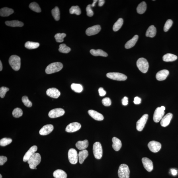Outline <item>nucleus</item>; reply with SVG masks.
<instances>
[{
    "label": "nucleus",
    "instance_id": "1",
    "mask_svg": "<svg viewBox=\"0 0 178 178\" xmlns=\"http://www.w3.org/2000/svg\"><path fill=\"white\" fill-rule=\"evenodd\" d=\"M41 158L39 153H35L28 160V162L31 169H37L36 167L40 163Z\"/></svg>",
    "mask_w": 178,
    "mask_h": 178
},
{
    "label": "nucleus",
    "instance_id": "2",
    "mask_svg": "<svg viewBox=\"0 0 178 178\" xmlns=\"http://www.w3.org/2000/svg\"><path fill=\"white\" fill-rule=\"evenodd\" d=\"M63 65L60 62H56L51 63L48 65L45 70L46 73L47 74H51L58 72L63 68Z\"/></svg>",
    "mask_w": 178,
    "mask_h": 178
},
{
    "label": "nucleus",
    "instance_id": "3",
    "mask_svg": "<svg viewBox=\"0 0 178 178\" xmlns=\"http://www.w3.org/2000/svg\"><path fill=\"white\" fill-rule=\"evenodd\" d=\"M9 64L14 70H19L20 67V58L17 55H12L9 59Z\"/></svg>",
    "mask_w": 178,
    "mask_h": 178
},
{
    "label": "nucleus",
    "instance_id": "4",
    "mask_svg": "<svg viewBox=\"0 0 178 178\" xmlns=\"http://www.w3.org/2000/svg\"><path fill=\"white\" fill-rule=\"evenodd\" d=\"M130 169L127 165L125 164L120 165L118 171L120 178H129L130 177Z\"/></svg>",
    "mask_w": 178,
    "mask_h": 178
},
{
    "label": "nucleus",
    "instance_id": "5",
    "mask_svg": "<svg viewBox=\"0 0 178 178\" xmlns=\"http://www.w3.org/2000/svg\"><path fill=\"white\" fill-rule=\"evenodd\" d=\"M137 66L139 70L144 73H146L148 70L149 64L148 61L144 58H139L137 61Z\"/></svg>",
    "mask_w": 178,
    "mask_h": 178
},
{
    "label": "nucleus",
    "instance_id": "6",
    "mask_svg": "<svg viewBox=\"0 0 178 178\" xmlns=\"http://www.w3.org/2000/svg\"><path fill=\"white\" fill-rule=\"evenodd\" d=\"M93 151L94 156L95 158L97 159H101L103 155V149L100 143L96 142L94 143Z\"/></svg>",
    "mask_w": 178,
    "mask_h": 178
},
{
    "label": "nucleus",
    "instance_id": "7",
    "mask_svg": "<svg viewBox=\"0 0 178 178\" xmlns=\"http://www.w3.org/2000/svg\"><path fill=\"white\" fill-rule=\"evenodd\" d=\"M106 76L108 78L116 81H125L127 79V77L125 75L120 73H109Z\"/></svg>",
    "mask_w": 178,
    "mask_h": 178
},
{
    "label": "nucleus",
    "instance_id": "8",
    "mask_svg": "<svg viewBox=\"0 0 178 178\" xmlns=\"http://www.w3.org/2000/svg\"><path fill=\"white\" fill-rule=\"evenodd\" d=\"M68 157L69 162L72 164H75L78 161V155L75 149L71 148L68 152Z\"/></svg>",
    "mask_w": 178,
    "mask_h": 178
},
{
    "label": "nucleus",
    "instance_id": "9",
    "mask_svg": "<svg viewBox=\"0 0 178 178\" xmlns=\"http://www.w3.org/2000/svg\"><path fill=\"white\" fill-rule=\"evenodd\" d=\"M148 114H145L136 123L137 130L139 131H141L143 130L148 120Z\"/></svg>",
    "mask_w": 178,
    "mask_h": 178
},
{
    "label": "nucleus",
    "instance_id": "10",
    "mask_svg": "<svg viewBox=\"0 0 178 178\" xmlns=\"http://www.w3.org/2000/svg\"><path fill=\"white\" fill-rule=\"evenodd\" d=\"M65 111L61 108H56L50 110L49 113V117L51 118H56L64 115Z\"/></svg>",
    "mask_w": 178,
    "mask_h": 178
},
{
    "label": "nucleus",
    "instance_id": "11",
    "mask_svg": "<svg viewBox=\"0 0 178 178\" xmlns=\"http://www.w3.org/2000/svg\"><path fill=\"white\" fill-rule=\"evenodd\" d=\"M148 148L151 151L154 153L158 152L161 148V144L156 141H151L148 143Z\"/></svg>",
    "mask_w": 178,
    "mask_h": 178
},
{
    "label": "nucleus",
    "instance_id": "12",
    "mask_svg": "<svg viewBox=\"0 0 178 178\" xmlns=\"http://www.w3.org/2000/svg\"><path fill=\"white\" fill-rule=\"evenodd\" d=\"M81 127V125L79 123L75 122L69 124L65 129L66 131L68 133H73L79 130Z\"/></svg>",
    "mask_w": 178,
    "mask_h": 178
},
{
    "label": "nucleus",
    "instance_id": "13",
    "mask_svg": "<svg viewBox=\"0 0 178 178\" xmlns=\"http://www.w3.org/2000/svg\"><path fill=\"white\" fill-rule=\"evenodd\" d=\"M165 112L161 110L160 107H158L155 110L153 116V120L156 123L159 122L163 117Z\"/></svg>",
    "mask_w": 178,
    "mask_h": 178
},
{
    "label": "nucleus",
    "instance_id": "14",
    "mask_svg": "<svg viewBox=\"0 0 178 178\" xmlns=\"http://www.w3.org/2000/svg\"><path fill=\"white\" fill-rule=\"evenodd\" d=\"M101 30V26L99 25H95L88 28L86 30V34L89 36L95 35L99 33Z\"/></svg>",
    "mask_w": 178,
    "mask_h": 178
},
{
    "label": "nucleus",
    "instance_id": "15",
    "mask_svg": "<svg viewBox=\"0 0 178 178\" xmlns=\"http://www.w3.org/2000/svg\"><path fill=\"white\" fill-rule=\"evenodd\" d=\"M142 162L144 168L147 171L151 172L153 170V162L151 160L146 157H144L142 159Z\"/></svg>",
    "mask_w": 178,
    "mask_h": 178
},
{
    "label": "nucleus",
    "instance_id": "16",
    "mask_svg": "<svg viewBox=\"0 0 178 178\" xmlns=\"http://www.w3.org/2000/svg\"><path fill=\"white\" fill-rule=\"evenodd\" d=\"M54 128V126L52 124L46 125L41 128L39 131V134L41 135H46L52 132Z\"/></svg>",
    "mask_w": 178,
    "mask_h": 178
},
{
    "label": "nucleus",
    "instance_id": "17",
    "mask_svg": "<svg viewBox=\"0 0 178 178\" xmlns=\"http://www.w3.org/2000/svg\"><path fill=\"white\" fill-rule=\"evenodd\" d=\"M37 150V147L33 146L31 147L29 150L26 152L23 157V160L24 162H26L35 153Z\"/></svg>",
    "mask_w": 178,
    "mask_h": 178
},
{
    "label": "nucleus",
    "instance_id": "18",
    "mask_svg": "<svg viewBox=\"0 0 178 178\" xmlns=\"http://www.w3.org/2000/svg\"><path fill=\"white\" fill-rule=\"evenodd\" d=\"M47 95L49 97L54 99H58L60 95V92L55 88L49 89L46 91Z\"/></svg>",
    "mask_w": 178,
    "mask_h": 178
},
{
    "label": "nucleus",
    "instance_id": "19",
    "mask_svg": "<svg viewBox=\"0 0 178 178\" xmlns=\"http://www.w3.org/2000/svg\"><path fill=\"white\" fill-rule=\"evenodd\" d=\"M173 114L171 113L167 114L161 120V125L164 127H166L169 125L173 118Z\"/></svg>",
    "mask_w": 178,
    "mask_h": 178
},
{
    "label": "nucleus",
    "instance_id": "20",
    "mask_svg": "<svg viewBox=\"0 0 178 178\" xmlns=\"http://www.w3.org/2000/svg\"><path fill=\"white\" fill-rule=\"evenodd\" d=\"M169 74V71L167 70H163L158 72L156 74V77L157 80L162 81L166 79Z\"/></svg>",
    "mask_w": 178,
    "mask_h": 178
},
{
    "label": "nucleus",
    "instance_id": "21",
    "mask_svg": "<svg viewBox=\"0 0 178 178\" xmlns=\"http://www.w3.org/2000/svg\"><path fill=\"white\" fill-rule=\"evenodd\" d=\"M88 114L91 117L96 120L102 121L104 120V116L102 114L93 110H89Z\"/></svg>",
    "mask_w": 178,
    "mask_h": 178
},
{
    "label": "nucleus",
    "instance_id": "22",
    "mask_svg": "<svg viewBox=\"0 0 178 178\" xmlns=\"http://www.w3.org/2000/svg\"><path fill=\"white\" fill-rule=\"evenodd\" d=\"M112 147L114 150L118 151L120 150L122 146V143L119 139L114 137L112 138Z\"/></svg>",
    "mask_w": 178,
    "mask_h": 178
},
{
    "label": "nucleus",
    "instance_id": "23",
    "mask_svg": "<svg viewBox=\"0 0 178 178\" xmlns=\"http://www.w3.org/2000/svg\"><path fill=\"white\" fill-rule=\"evenodd\" d=\"M89 146V142L87 140L79 141L76 144V148L79 150H85Z\"/></svg>",
    "mask_w": 178,
    "mask_h": 178
},
{
    "label": "nucleus",
    "instance_id": "24",
    "mask_svg": "<svg viewBox=\"0 0 178 178\" xmlns=\"http://www.w3.org/2000/svg\"><path fill=\"white\" fill-rule=\"evenodd\" d=\"M14 12V10L12 9L7 7H4L0 10V15L1 17H8L13 13Z\"/></svg>",
    "mask_w": 178,
    "mask_h": 178
},
{
    "label": "nucleus",
    "instance_id": "25",
    "mask_svg": "<svg viewBox=\"0 0 178 178\" xmlns=\"http://www.w3.org/2000/svg\"><path fill=\"white\" fill-rule=\"evenodd\" d=\"M139 36L138 35H135L132 38L127 42L125 47L126 49H129L133 47L136 44L138 40Z\"/></svg>",
    "mask_w": 178,
    "mask_h": 178
},
{
    "label": "nucleus",
    "instance_id": "26",
    "mask_svg": "<svg viewBox=\"0 0 178 178\" xmlns=\"http://www.w3.org/2000/svg\"><path fill=\"white\" fill-rule=\"evenodd\" d=\"M89 155L88 151L86 149L80 151L78 154L79 163L80 164L83 163L86 158Z\"/></svg>",
    "mask_w": 178,
    "mask_h": 178
},
{
    "label": "nucleus",
    "instance_id": "27",
    "mask_svg": "<svg viewBox=\"0 0 178 178\" xmlns=\"http://www.w3.org/2000/svg\"><path fill=\"white\" fill-rule=\"evenodd\" d=\"M5 24L7 26L11 27H22L24 26L23 22L18 20H13L11 21L5 22Z\"/></svg>",
    "mask_w": 178,
    "mask_h": 178
},
{
    "label": "nucleus",
    "instance_id": "28",
    "mask_svg": "<svg viewBox=\"0 0 178 178\" xmlns=\"http://www.w3.org/2000/svg\"><path fill=\"white\" fill-rule=\"evenodd\" d=\"M156 28L153 25L149 26L146 32V36L151 38L154 37L156 35Z\"/></svg>",
    "mask_w": 178,
    "mask_h": 178
},
{
    "label": "nucleus",
    "instance_id": "29",
    "mask_svg": "<svg viewBox=\"0 0 178 178\" xmlns=\"http://www.w3.org/2000/svg\"><path fill=\"white\" fill-rule=\"evenodd\" d=\"M91 54L94 56H102L103 57H107L108 55L107 53L101 49L95 50L91 49L90 51Z\"/></svg>",
    "mask_w": 178,
    "mask_h": 178
},
{
    "label": "nucleus",
    "instance_id": "30",
    "mask_svg": "<svg viewBox=\"0 0 178 178\" xmlns=\"http://www.w3.org/2000/svg\"><path fill=\"white\" fill-rule=\"evenodd\" d=\"M53 176L55 178H67V176L66 173L60 169L55 171L53 173Z\"/></svg>",
    "mask_w": 178,
    "mask_h": 178
},
{
    "label": "nucleus",
    "instance_id": "31",
    "mask_svg": "<svg viewBox=\"0 0 178 178\" xmlns=\"http://www.w3.org/2000/svg\"><path fill=\"white\" fill-rule=\"evenodd\" d=\"M177 58V57L176 55L169 53L165 54L163 57V60L165 62H172Z\"/></svg>",
    "mask_w": 178,
    "mask_h": 178
},
{
    "label": "nucleus",
    "instance_id": "32",
    "mask_svg": "<svg viewBox=\"0 0 178 178\" xmlns=\"http://www.w3.org/2000/svg\"><path fill=\"white\" fill-rule=\"evenodd\" d=\"M147 5L146 2L143 1L139 4L137 9V13L139 14H144L146 10Z\"/></svg>",
    "mask_w": 178,
    "mask_h": 178
},
{
    "label": "nucleus",
    "instance_id": "33",
    "mask_svg": "<svg viewBox=\"0 0 178 178\" xmlns=\"http://www.w3.org/2000/svg\"><path fill=\"white\" fill-rule=\"evenodd\" d=\"M39 46L38 43L30 41L27 42L25 44V47L28 49H34L38 48Z\"/></svg>",
    "mask_w": 178,
    "mask_h": 178
},
{
    "label": "nucleus",
    "instance_id": "34",
    "mask_svg": "<svg viewBox=\"0 0 178 178\" xmlns=\"http://www.w3.org/2000/svg\"><path fill=\"white\" fill-rule=\"evenodd\" d=\"M123 23V20L122 18L119 19L114 23L113 26V30L114 32H117L119 30Z\"/></svg>",
    "mask_w": 178,
    "mask_h": 178
},
{
    "label": "nucleus",
    "instance_id": "35",
    "mask_svg": "<svg viewBox=\"0 0 178 178\" xmlns=\"http://www.w3.org/2000/svg\"><path fill=\"white\" fill-rule=\"evenodd\" d=\"M71 87L72 89L76 93H80L83 90L82 86L79 84L73 83L71 85Z\"/></svg>",
    "mask_w": 178,
    "mask_h": 178
},
{
    "label": "nucleus",
    "instance_id": "36",
    "mask_svg": "<svg viewBox=\"0 0 178 178\" xmlns=\"http://www.w3.org/2000/svg\"><path fill=\"white\" fill-rule=\"evenodd\" d=\"M52 13L53 17L56 21H58L60 19V11L58 7H56L52 9Z\"/></svg>",
    "mask_w": 178,
    "mask_h": 178
},
{
    "label": "nucleus",
    "instance_id": "37",
    "mask_svg": "<svg viewBox=\"0 0 178 178\" xmlns=\"http://www.w3.org/2000/svg\"><path fill=\"white\" fill-rule=\"evenodd\" d=\"M69 12L71 14H76L77 15H79L81 13V10L78 6L72 7L69 9Z\"/></svg>",
    "mask_w": 178,
    "mask_h": 178
},
{
    "label": "nucleus",
    "instance_id": "38",
    "mask_svg": "<svg viewBox=\"0 0 178 178\" xmlns=\"http://www.w3.org/2000/svg\"><path fill=\"white\" fill-rule=\"evenodd\" d=\"M29 7L33 11L37 13H40L41 11L39 5L35 2H33L31 3Z\"/></svg>",
    "mask_w": 178,
    "mask_h": 178
},
{
    "label": "nucleus",
    "instance_id": "39",
    "mask_svg": "<svg viewBox=\"0 0 178 178\" xmlns=\"http://www.w3.org/2000/svg\"><path fill=\"white\" fill-rule=\"evenodd\" d=\"M59 51L61 53L67 54L71 50V48L67 46L66 45L62 44L60 45L59 46Z\"/></svg>",
    "mask_w": 178,
    "mask_h": 178
},
{
    "label": "nucleus",
    "instance_id": "40",
    "mask_svg": "<svg viewBox=\"0 0 178 178\" xmlns=\"http://www.w3.org/2000/svg\"><path fill=\"white\" fill-rule=\"evenodd\" d=\"M12 114L14 117L19 118L22 116L23 114V112L20 108H17L13 110L12 112Z\"/></svg>",
    "mask_w": 178,
    "mask_h": 178
},
{
    "label": "nucleus",
    "instance_id": "41",
    "mask_svg": "<svg viewBox=\"0 0 178 178\" xmlns=\"http://www.w3.org/2000/svg\"><path fill=\"white\" fill-rule=\"evenodd\" d=\"M66 35V34L65 33H58L55 35V37L56 42L61 43L63 41L64 38Z\"/></svg>",
    "mask_w": 178,
    "mask_h": 178
},
{
    "label": "nucleus",
    "instance_id": "42",
    "mask_svg": "<svg viewBox=\"0 0 178 178\" xmlns=\"http://www.w3.org/2000/svg\"><path fill=\"white\" fill-rule=\"evenodd\" d=\"M12 142V140L11 139L4 138L0 140V145L2 146H5L11 144Z\"/></svg>",
    "mask_w": 178,
    "mask_h": 178
},
{
    "label": "nucleus",
    "instance_id": "43",
    "mask_svg": "<svg viewBox=\"0 0 178 178\" xmlns=\"http://www.w3.org/2000/svg\"><path fill=\"white\" fill-rule=\"evenodd\" d=\"M22 101L24 105L28 107H31L32 106V102L28 99L27 96H24L22 98Z\"/></svg>",
    "mask_w": 178,
    "mask_h": 178
},
{
    "label": "nucleus",
    "instance_id": "44",
    "mask_svg": "<svg viewBox=\"0 0 178 178\" xmlns=\"http://www.w3.org/2000/svg\"><path fill=\"white\" fill-rule=\"evenodd\" d=\"M173 24L172 20L171 19L167 20L165 24L164 27V30L165 32L168 31L169 28H171Z\"/></svg>",
    "mask_w": 178,
    "mask_h": 178
},
{
    "label": "nucleus",
    "instance_id": "45",
    "mask_svg": "<svg viewBox=\"0 0 178 178\" xmlns=\"http://www.w3.org/2000/svg\"><path fill=\"white\" fill-rule=\"evenodd\" d=\"M9 88L6 87H1L0 89V97L1 98H3L5 97L6 93L9 91Z\"/></svg>",
    "mask_w": 178,
    "mask_h": 178
},
{
    "label": "nucleus",
    "instance_id": "46",
    "mask_svg": "<svg viewBox=\"0 0 178 178\" xmlns=\"http://www.w3.org/2000/svg\"><path fill=\"white\" fill-rule=\"evenodd\" d=\"M102 103L104 106L108 107L111 105L112 102L110 98L106 97L102 100Z\"/></svg>",
    "mask_w": 178,
    "mask_h": 178
},
{
    "label": "nucleus",
    "instance_id": "47",
    "mask_svg": "<svg viewBox=\"0 0 178 178\" xmlns=\"http://www.w3.org/2000/svg\"><path fill=\"white\" fill-rule=\"evenodd\" d=\"M91 5H87L86 9V10L87 12V15L89 17H92L94 14L93 12L91 9Z\"/></svg>",
    "mask_w": 178,
    "mask_h": 178
},
{
    "label": "nucleus",
    "instance_id": "48",
    "mask_svg": "<svg viewBox=\"0 0 178 178\" xmlns=\"http://www.w3.org/2000/svg\"><path fill=\"white\" fill-rule=\"evenodd\" d=\"M7 157L3 156H0V165L2 166L5 164L7 162Z\"/></svg>",
    "mask_w": 178,
    "mask_h": 178
},
{
    "label": "nucleus",
    "instance_id": "49",
    "mask_svg": "<svg viewBox=\"0 0 178 178\" xmlns=\"http://www.w3.org/2000/svg\"><path fill=\"white\" fill-rule=\"evenodd\" d=\"M99 95L100 97H104L106 95V92L102 87H100L99 89Z\"/></svg>",
    "mask_w": 178,
    "mask_h": 178
},
{
    "label": "nucleus",
    "instance_id": "50",
    "mask_svg": "<svg viewBox=\"0 0 178 178\" xmlns=\"http://www.w3.org/2000/svg\"><path fill=\"white\" fill-rule=\"evenodd\" d=\"M123 105L124 106L127 105L128 104V98L127 97H124L122 100Z\"/></svg>",
    "mask_w": 178,
    "mask_h": 178
},
{
    "label": "nucleus",
    "instance_id": "51",
    "mask_svg": "<svg viewBox=\"0 0 178 178\" xmlns=\"http://www.w3.org/2000/svg\"><path fill=\"white\" fill-rule=\"evenodd\" d=\"M141 99L140 98L138 97H136L134 98V103L135 104H140L141 103Z\"/></svg>",
    "mask_w": 178,
    "mask_h": 178
},
{
    "label": "nucleus",
    "instance_id": "52",
    "mask_svg": "<svg viewBox=\"0 0 178 178\" xmlns=\"http://www.w3.org/2000/svg\"><path fill=\"white\" fill-rule=\"evenodd\" d=\"M105 3V1H104V0H99V6L100 7H101L103 6Z\"/></svg>",
    "mask_w": 178,
    "mask_h": 178
},
{
    "label": "nucleus",
    "instance_id": "53",
    "mask_svg": "<svg viewBox=\"0 0 178 178\" xmlns=\"http://www.w3.org/2000/svg\"><path fill=\"white\" fill-rule=\"evenodd\" d=\"M172 175H177V170L175 169H171Z\"/></svg>",
    "mask_w": 178,
    "mask_h": 178
},
{
    "label": "nucleus",
    "instance_id": "54",
    "mask_svg": "<svg viewBox=\"0 0 178 178\" xmlns=\"http://www.w3.org/2000/svg\"><path fill=\"white\" fill-rule=\"evenodd\" d=\"M98 1L97 0H95V1H93V3L92 4L91 7H95V4L97 3V2Z\"/></svg>",
    "mask_w": 178,
    "mask_h": 178
},
{
    "label": "nucleus",
    "instance_id": "55",
    "mask_svg": "<svg viewBox=\"0 0 178 178\" xmlns=\"http://www.w3.org/2000/svg\"><path fill=\"white\" fill-rule=\"evenodd\" d=\"M0 66H1V67H0V71H1L2 70H3V66L1 61H0Z\"/></svg>",
    "mask_w": 178,
    "mask_h": 178
},
{
    "label": "nucleus",
    "instance_id": "56",
    "mask_svg": "<svg viewBox=\"0 0 178 178\" xmlns=\"http://www.w3.org/2000/svg\"><path fill=\"white\" fill-rule=\"evenodd\" d=\"M160 109L161 110H163V111H164L165 110V108L164 107V106H162L161 107H160Z\"/></svg>",
    "mask_w": 178,
    "mask_h": 178
},
{
    "label": "nucleus",
    "instance_id": "57",
    "mask_svg": "<svg viewBox=\"0 0 178 178\" xmlns=\"http://www.w3.org/2000/svg\"><path fill=\"white\" fill-rule=\"evenodd\" d=\"M0 178H2V176L1 174L0 175Z\"/></svg>",
    "mask_w": 178,
    "mask_h": 178
}]
</instances>
